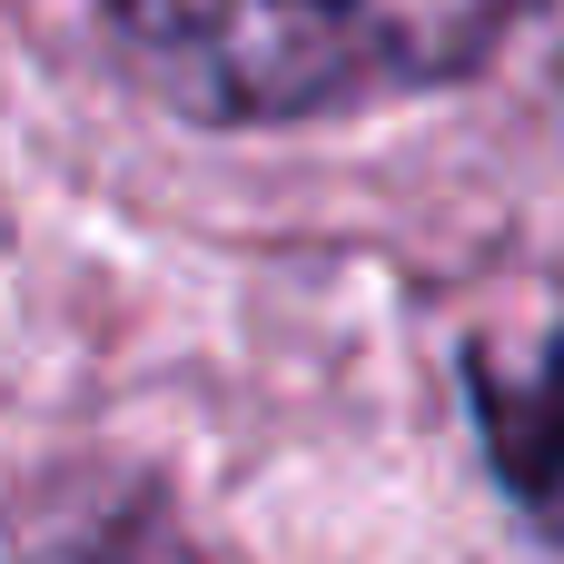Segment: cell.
Masks as SVG:
<instances>
[{"mask_svg":"<svg viewBox=\"0 0 564 564\" xmlns=\"http://www.w3.org/2000/svg\"><path fill=\"white\" fill-rule=\"evenodd\" d=\"M525 0H109L139 79L208 129H297L466 79Z\"/></svg>","mask_w":564,"mask_h":564,"instance_id":"6da1fadb","label":"cell"},{"mask_svg":"<svg viewBox=\"0 0 564 564\" xmlns=\"http://www.w3.org/2000/svg\"><path fill=\"white\" fill-rule=\"evenodd\" d=\"M466 397L496 456V486L564 545V337H545V357H506V347H466Z\"/></svg>","mask_w":564,"mask_h":564,"instance_id":"7a4b0ae2","label":"cell"}]
</instances>
